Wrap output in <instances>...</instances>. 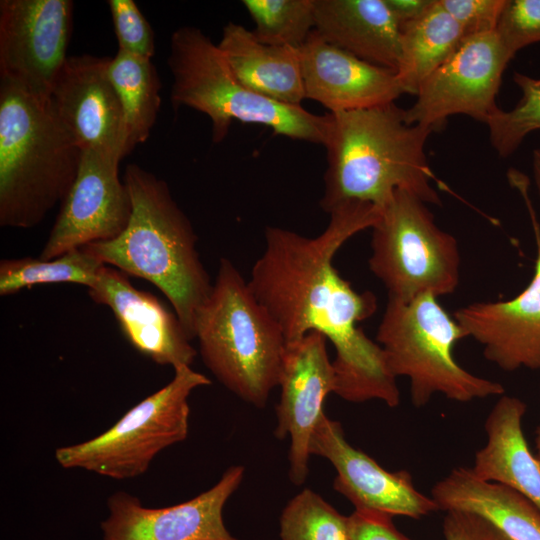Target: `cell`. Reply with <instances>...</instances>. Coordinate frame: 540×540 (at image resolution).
I'll use <instances>...</instances> for the list:
<instances>
[{
  "label": "cell",
  "instance_id": "6da1fadb",
  "mask_svg": "<svg viewBox=\"0 0 540 540\" xmlns=\"http://www.w3.org/2000/svg\"><path fill=\"white\" fill-rule=\"evenodd\" d=\"M325 230L316 237L268 226L265 247L248 284L280 327L286 343L310 332L321 333L335 348V394L360 403H400L396 377L381 346L358 326L377 309L376 296L358 292L333 266V258L355 234L372 228L380 210L350 203L333 210Z\"/></svg>",
  "mask_w": 540,
  "mask_h": 540
},
{
  "label": "cell",
  "instance_id": "7a4b0ae2",
  "mask_svg": "<svg viewBox=\"0 0 540 540\" xmlns=\"http://www.w3.org/2000/svg\"><path fill=\"white\" fill-rule=\"evenodd\" d=\"M328 114L327 168L320 200L325 212L350 203L381 210L397 190L441 205L425 153L430 128L409 123L405 109L395 102Z\"/></svg>",
  "mask_w": 540,
  "mask_h": 540
},
{
  "label": "cell",
  "instance_id": "3957f363",
  "mask_svg": "<svg viewBox=\"0 0 540 540\" xmlns=\"http://www.w3.org/2000/svg\"><path fill=\"white\" fill-rule=\"evenodd\" d=\"M124 183L132 202L127 227L112 240L83 247L105 265L158 287L193 339L196 315L213 286L196 248L197 235L164 180L131 163Z\"/></svg>",
  "mask_w": 540,
  "mask_h": 540
},
{
  "label": "cell",
  "instance_id": "277c9868",
  "mask_svg": "<svg viewBox=\"0 0 540 540\" xmlns=\"http://www.w3.org/2000/svg\"><path fill=\"white\" fill-rule=\"evenodd\" d=\"M82 149L50 98L0 82V225L29 229L66 197Z\"/></svg>",
  "mask_w": 540,
  "mask_h": 540
},
{
  "label": "cell",
  "instance_id": "5b68a950",
  "mask_svg": "<svg viewBox=\"0 0 540 540\" xmlns=\"http://www.w3.org/2000/svg\"><path fill=\"white\" fill-rule=\"evenodd\" d=\"M201 358L243 401L263 408L278 386L286 340L233 263L222 258L194 323Z\"/></svg>",
  "mask_w": 540,
  "mask_h": 540
},
{
  "label": "cell",
  "instance_id": "8992f818",
  "mask_svg": "<svg viewBox=\"0 0 540 540\" xmlns=\"http://www.w3.org/2000/svg\"><path fill=\"white\" fill-rule=\"evenodd\" d=\"M172 75L170 100L211 121L212 141L222 142L234 120L270 128L274 134L324 145L329 114L275 102L248 89L230 69L217 44L199 28L182 26L170 38L167 59Z\"/></svg>",
  "mask_w": 540,
  "mask_h": 540
},
{
  "label": "cell",
  "instance_id": "52a82bcc",
  "mask_svg": "<svg viewBox=\"0 0 540 540\" xmlns=\"http://www.w3.org/2000/svg\"><path fill=\"white\" fill-rule=\"evenodd\" d=\"M463 338L454 317L432 295L407 302L388 298L376 334L391 373L409 379L417 408L436 394L462 403L504 394L502 384L467 371L455 360L453 348Z\"/></svg>",
  "mask_w": 540,
  "mask_h": 540
},
{
  "label": "cell",
  "instance_id": "ba28073f",
  "mask_svg": "<svg viewBox=\"0 0 540 540\" xmlns=\"http://www.w3.org/2000/svg\"><path fill=\"white\" fill-rule=\"evenodd\" d=\"M372 229L370 271L388 298L410 301L422 295L452 294L460 280L456 238L436 224L428 204L397 190Z\"/></svg>",
  "mask_w": 540,
  "mask_h": 540
},
{
  "label": "cell",
  "instance_id": "9c48e42d",
  "mask_svg": "<svg viewBox=\"0 0 540 540\" xmlns=\"http://www.w3.org/2000/svg\"><path fill=\"white\" fill-rule=\"evenodd\" d=\"M174 371L166 386L144 398L102 434L57 448L58 464L117 480L146 472L159 452L186 439L188 398L194 389L211 384L208 377L190 366Z\"/></svg>",
  "mask_w": 540,
  "mask_h": 540
},
{
  "label": "cell",
  "instance_id": "30bf717a",
  "mask_svg": "<svg viewBox=\"0 0 540 540\" xmlns=\"http://www.w3.org/2000/svg\"><path fill=\"white\" fill-rule=\"evenodd\" d=\"M513 57L496 31L466 36L457 50L421 84L406 120L439 131L453 115L484 124L499 108L496 97Z\"/></svg>",
  "mask_w": 540,
  "mask_h": 540
},
{
  "label": "cell",
  "instance_id": "8fae6325",
  "mask_svg": "<svg viewBox=\"0 0 540 540\" xmlns=\"http://www.w3.org/2000/svg\"><path fill=\"white\" fill-rule=\"evenodd\" d=\"M73 9L71 0H1V80L50 98L68 58Z\"/></svg>",
  "mask_w": 540,
  "mask_h": 540
},
{
  "label": "cell",
  "instance_id": "7c38bea8",
  "mask_svg": "<svg viewBox=\"0 0 540 540\" xmlns=\"http://www.w3.org/2000/svg\"><path fill=\"white\" fill-rule=\"evenodd\" d=\"M511 182L523 196L533 228L536 259L531 281L509 300L470 303L453 315L465 338H473L488 361L509 372L540 369V224L526 179L517 174Z\"/></svg>",
  "mask_w": 540,
  "mask_h": 540
},
{
  "label": "cell",
  "instance_id": "4fadbf2b",
  "mask_svg": "<svg viewBox=\"0 0 540 540\" xmlns=\"http://www.w3.org/2000/svg\"><path fill=\"white\" fill-rule=\"evenodd\" d=\"M120 160L82 150L77 175L39 258L53 259L85 245L109 241L127 227L132 202L119 179Z\"/></svg>",
  "mask_w": 540,
  "mask_h": 540
},
{
  "label": "cell",
  "instance_id": "5bb4252c",
  "mask_svg": "<svg viewBox=\"0 0 540 540\" xmlns=\"http://www.w3.org/2000/svg\"><path fill=\"white\" fill-rule=\"evenodd\" d=\"M110 57L68 56L51 93L62 125L82 150L120 161L131 151L123 109L108 77Z\"/></svg>",
  "mask_w": 540,
  "mask_h": 540
},
{
  "label": "cell",
  "instance_id": "9a60e30c",
  "mask_svg": "<svg viewBox=\"0 0 540 540\" xmlns=\"http://www.w3.org/2000/svg\"><path fill=\"white\" fill-rule=\"evenodd\" d=\"M243 466H231L219 481L198 496L173 506L144 507L124 491L107 501L108 516L100 527L104 540H239L223 521V508L240 486Z\"/></svg>",
  "mask_w": 540,
  "mask_h": 540
},
{
  "label": "cell",
  "instance_id": "2e32d148",
  "mask_svg": "<svg viewBox=\"0 0 540 540\" xmlns=\"http://www.w3.org/2000/svg\"><path fill=\"white\" fill-rule=\"evenodd\" d=\"M326 343L324 335L310 332L286 343L283 355L274 434L280 440L290 438L289 477L296 485L306 480L311 437L328 394L336 390V373Z\"/></svg>",
  "mask_w": 540,
  "mask_h": 540
},
{
  "label": "cell",
  "instance_id": "e0dca14e",
  "mask_svg": "<svg viewBox=\"0 0 540 540\" xmlns=\"http://www.w3.org/2000/svg\"><path fill=\"white\" fill-rule=\"evenodd\" d=\"M311 455L326 458L336 469L333 488L356 510L421 519L439 508L431 496L421 493L406 470L391 472L356 449L345 438L340 422L325 413L313 431Z\"/></svg>",
  "mask_w": 540,
  "mask_h": 540
},
{
  "label": "cell",
  "instance_id": "ac0fdd59",
  "mask_svg": "<svg viewBox=\"0 0 540 540\" xmlns=\"http://www.w3.org/2000/svg\"><path fill=\"white\" fill-rule=\"evenodd\" d=\"M91 299L110 307L129 343L159 365L190 366L197 351L176 314L154 295L135 288L124 272L104 265Z\"/></svg>",
  "mask_w": 540,
  "mask_h": 540
},
{
  "label": "cell",
  "instance_id": "d6986e66",
  "mask_svg": "<svg viewBox=\"0 0 540 540\" xmlns=\"http://www.w3.org/2000/svg\"><path fill=\"white\" fill-rule=\"evenodd\" d=\"M299 54L305 97L330 113L392 103L404 94L395 71L328 43L316 30Z\"/></svg>",
  "mask_w": 540,
  "mask_h": 540
},
{
  "label": "cell",
  "instance_id": "ffe728a7",
  "mask_svg": "<svg viewBox=\"0 0 540 540\" xmlns=\"http://www.w3.org/2000/svg\"><path fill=\"white\" fill-rule=\"evenodd\" d=\"M315 30L364 61L398 68L401 31L385 0H315Z\"/></svg>",
  "mask_w": 540,
  "mask_h": 540
},
{
  "label": "cell",
  "instance_id": "44dd1931",
  "mask_svg": "<svg viewBox=\"0 0 540 540\" xmlns=\"http://www.w3.org/2000/svg\"><path fill=\"white\" fill-rule=\"evenodd\" d=\"M526 409L521 399L501 395L484 424L486 443L470 468L480 479L507 485L540 509V461L524 436Z\"/></svg>",
  "mask_w": 540,
  "mask_h": 540
},
{
  "label": "cell",
  "instance_id": "7402d4cb",
  "mask_svg": "<svg viewBox=\"0 0 540 540\" xmlns=\"http://www.w3.org/2000/svg\"><path fill=\"white\" fill-rule=\"evenodd\" d=\"M431 497L441 511L476 514L510 540H540V509L511 487L457 467L438 480Z\"/></svg>",
  "mask_w": 540,
  "mask_h": 540
},
{
  "label": "cell",
  "instance_id": "603a6c76",
  "mask_svg": "<svg viewBox=\"0 0 540 540\" xmlns=\"http://www.w3.org/2000/svg\"><path fill=\"white\" fill-rule=\"evenodd\" d=\"M237 79L278 103L301 106L305 90L299 49L260 42L253 31L229 22L217 44Z\"/></svg>",
  "mask_w": 540,
  "mask_h": 540
},
{
  "label": "cell",
  "instance_id": "cb8c5ba5",
  "mask_svg": "<svg viewBox=\"0 0 540 540\" xmlns=\"http://www.w3.org/2000/svg\"><path fill=\"white\" fill-rule=\"evenodd\" d=\"M400 31L396 75L403 93L416 95L421 84L457 50L465 37L439 0L423 17Z\"/></svg>",
  "mask_w": 540,
  "mask_h": 540
},
{
  "label": "cell",
  "instance_id": "d4e9b609",
  "mask_svg": "<svg viewBox=\"0 0 540 540\" xmlns=\"http://www.w3.org/2000/svg\"><path fill=\"white\" fill-rule=\"evenodd\" d=\"M108 77L123 109L132 151L148 140L155 125L161 104V80L151 59L120 50L110 59Z\"/></svg>",
  "mask_w": 540,
  "mask_h": 540
},
{
  "label": "cell",
  "instance_id": "484cf974",
  "mask_svg": "<svg viewBox=\"0 0 540 540\" xmlns=\"http://www.w3.org/2000/svg\"><path fill=\"white\" fill-rule=\"evenodd\" d=\"M104 265L85 247L49 260L4 259L0 262V295H12L40 284L76 283L91 288Z\"/></svg>",
  "mask_w": 540,
  "mask_h": 540
},
{
  "label": "cell",
  "instance_id": "4316f807",
  "mask_svg": "<svg viewBox=\"0 0 540 540\" xmlns=\"http://www.w3.org/2000/svg\"><path fill=\"white\" fill-rule=\"evenodd\" d=\"M265 44L300 49L315 30V0H243Z\"/></svg>",
  "mask_w": 540,
  "mask_h": 540
},
{
  "label": "cell",
  "instance_id": "83f0119b",
  "mask_svg": "<svg viewBox=\"0 0 540 540\" xmlns=\"http://www.w3.org/2000/svg\"><path fill=\"white\" fill-rule=\"evenodd\" d=\"M281 540H351L349 516L339 513L319 494L303 489L280 517Z\"/></svg>",
  "mask_w": 540,
  "mask_h": 540
},
{
  "label": "cell",
  "instance_id": "f1b7e54d",
  "mask_svg": "<svg viewBox=\"0 0 540 540\" xmlns=\"http://www.w3.org/2000/svg\"><path fill=\"white\" fill-rule=\"evenodd\" d=\"M513 80L522 92L517 105L508 111L498 108L485 123L501 158L513 155L527 135L540 130V78L515 72Z\"/></svg>",
  "mask_w": 540,
  "mask_h": 540
},
{
  "label": "cell",
  "instance_id": "f546056e",
  "mask_svg": "<svg viewBox=\"0 0 540 540\" xmlns=\"http://www.w3.org/2000/svg\"><path fill=\"white\" fill-rule=\"evenodd\" d=\"M118 50L151 59L155 54V35L150 23L133 0H109Z\"/></svg>",
  "mask_w": 540,
  "mask_h": 540
},
{
  "label": "cell",
  "instance_id": "4dcf8cb0",
  "mask_svg": "<svg viewBox=\"0 0 540 540\" xmlns=\"http://www.w3.org/2000/svg\"><path fill=\"white\" fill-rule=\"evenodd\" d=\"M496 33L512 57L540 42V0H506Z\"/></svg>",
  "mask_w": 540,
  "mask_h": 540
},
{
  "label": "cell",
  "instance_id": "1f68e13d",
  "mask_svg": "<svg viewBox=\"0 0 540 540\" xmlns=\"http://www.w3.org/2000/svg\"><path fill=\"white\" fill-rule=\"evenodd\" d=\"M464 37L496 31L506 0H439Z\"/></svg>",
  "mask_w": 540,
  "mask_h": 540
},
{
  "label": "cell",
  "instance_id": "d6a6232c",
  "mask_svg": "<svg viewBox=\"0 0 540 540\" xmlns=\"http://www.w3.org/2000/svg\"><path fill=\"white\" fill-rule=\"evenodd\" d=\"M444 540H510L484 518L464 511H447L443 519Z\"/></svg>",
  "mask_w": 540,
  "mask_h": 540
},
{
  "label": "cell",
  "instance_id": "836d02e7",
  "mask_svg": "<svg viewBox=\"0 0 540 540\" xmlns=\"http://www.w3.org/2000/svg\"><path fill=\"white\" fill-rule=\"evenodd\" d=\"M392 516L370 510H354L349 516L351 540H413L400 532Z\"/></svg>",
  "mask_w": 540,
  "mask_h": 540
},
{
  "label": "cell",
  "instance_id": "e575fe53",
  "mask_svg": "<svg viewBox=\"0 0 540 540\" xmlns=\"http://www.w3.org/2000/svg\"><path fill=\"white\" fill-rule=\"evenodd\" d=\"M400 28L423 17L436 0H385Z\"/></svg>",
  "mask_w": 540,
  "mask_h": 540
},
{
  "label": "cell",
  "instance_id": "d590c367",
  "mask_svg": "<svg viewBox=\"0 0 540 540\" xmlns=\"http://www.w3.org/2000/svg\"><path fill=\"white\" fill-rule=\"evenodd\" d=\"M532 172L536 186L539 202H540V148L533 151L532 155Z\"/></svg>",
  "mask_w": 540,
  "mask_h": 540
},
{
  "label": "cell",
  "instance_id": "8d00e7d4",
  "mask_svg": "<svg viewBox=\"0 0 540 540\" xmlns=\"http://www.w3.org/2000/svg\"><path fill=\"white\" fill-rule=\"evenodd\" d=\"M535 447H536V457L540 461V425L537 428L536 438H535Z\"/></svg>",
  "mask_w": 540,
  "mask_h": 540
}]
</instances>
